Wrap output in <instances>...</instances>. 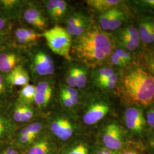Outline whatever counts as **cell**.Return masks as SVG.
Returning <instances> with one entry per match:
<instances>
[{
	"label": "cell",
	"instance_id": "836d02e7",
	"mask_svg": "<svg viewBox=\"0 0 154 154\" xmlns=\"http://www.w3.org/2000/svg\"><path fill=\"white\" fill-rule=\"evenodd\" d=\"M146 66L149 73L154 77V53L148 55L146 60Z\"/></svg>",
	"mask_w": 154,
	"mask_h": 154
},
{
	"label": "cell",
	"instance_id": "d590c367",
	"mask_svg": "<svg viewBox=\"0 0 154 154\" xmlns=\"http://www.w3.org/2000/svg\"><path fill=\"white\" fill-rule=\"evenodd\" d=\"M26 129L28 130L29 132L36 135L39 132L41 131V130L42 129V125H41V124L38 123H33V124L29 125L26 128Z\"/></svg>",
	"mask_w": 154,
	"mask_h": 154
},
{
	"label": "cell",
	"instance_id": "603a6c76",
	"mask_svg": "<svg viewBox=\"0 0 154 154\" xmlns=\"http://www.w3.org/2000/svg\"><path fill=\"white\" fill-rule=\"evenodd\" d=\"M114 9H111L108 11H105L104 13H102L99 17L100 26L101 29L104 31H106V30H109V23H110L111 18V17L112 16V14L114 13Z\"/></svg>",
	"mask_w": 154,
	"mask_h": 154
},
{
	"label": "cell",
	"instance_id": "7dc6e473",
	"mask_svg": "<svg viewBox=\"0 0 154 154\" xmlns=\"http://www.w3.org/2000/svg\"><path fill=\"white\" fill-rule=\"evenodd\" d=\"M18 154V152L17 151H15L14 152H13L12 154Z\"/></svg>",
	"mask_w": 154,
	"mask_h": 154
},
{
	"label": "cell",
	"instance_id": "3957f363",
	"mask_svg": "<svg viewBox=\"0 0 154 154\" xmlns=\"http://www.w3.org/2000/svg\"><path fill=\"white\" fill-rule=\"evenodd\" d=\"M41 36L44 37L49 48L54 53L70 60V49L72 46V36L65 28L56 25L46 30Z\"/></svg>",
	"mask_w": 154,
	"mask_h": 154
},
{
	"label": "cell",
	"instance_id": "9a60e30c",
	"mask_svg": "<svg viewBox=\"0 0 154 154\" xmlns=\"http://www.w3.org/2000/svg\"><path fill=\"white\" fill-rule=\"evenodd\" d=\"M14 38L20 44H26L36 41L41 36L32 29L18 28L14 31Z\"/></svg>",
	"mask_w": 154,
	"mask_h": 154
},
{
	"label": "cell",
	"instance_id": "4fadbf2b",
	"mask_svg": "<svg viewBox=\"0 0 154 154\" xmlns=\"http://www.w3.org/2000/svg\"><path fill=\"white\" fill-rule=\"evenodd\" d=\"M52 91V88L49 83H39L35 86L34 102L40 107L46 106L51 99Z\"/></svg>",
	"mask_w": 154,
	"mask_h": 154
},
{
	"label": "cell",
	"instance_id": "e575fe53",
	"mask_svg": "<svg viewBox=\"0 0 154 154\" xmlns=\"http://www.w3.org/2000/svg\"><path fill=\"white\" fill-rule=\"evenodd\" d=\"M110 60L112 64L114 66L123 67L126 65V63L124 61H122L114 52H113L110 55Z\"/></svg>",
	"mask_w": 154,
	"mask_h": 154
},
{
	"label": "cell",
	"instance_id": "ab89813d",
	"mask_svg": "<svg viewBox=\"0 0 154 154\" xmlns=\"http://www.w3.org/2000/svg\"><path fill=\"white\" fill-rule=\"evenodd\" d=\"M60 96H61V98L62 100V102H63V105H65L66 107H71L74 106L72 103L71 99L70 98V97L64 91H63L62 90H61Z\"/></svg>",
	"mask_w": 154,
	"mask_h": 154
},
{
	"label": "cell",
	"instance_id": "9c48e42d",
	"mask_svg": "<svg viewBox=\"0 0 154 154\" xmlns=\"http://www.w3.org/2000/svg\"><path fill=\"white\" fill-rule=\"evenodd\" d=\"M109 107L105 102H99L91 105L83 116V121L88 125H94L108 113Z\"/></svg>",
	"mask_w": 154,
	"mask_h": 154
},
{
	"label": "cell",
	"instance_id": "30bf717a",
	"mask_svg": "<svg viewBox=\"0 0 154 154\" xmlns=\"http://www.w3.org/2000/svg\"><path fill=\"white\" fill-rule=\"evenodd\" d=\"M5 76L6 81L11 86H25L28 85L29 77L28 72L22 66H17Z\"/></svg>",
	"mask_w": 154,
	"mask_h": 154
},
{
	"label": "cell",
	"instance_id": "d6a6232c",
	"mask_svg": "<svg viewBox=\"0 0 154 154\" xmlns=\"http://www.w3.org/2000/svg\"><path fill=\"white\" fill-rule=\"evenodd\" d=\"M146 121L149 126L154 128V105L147 111Z\"/></svg>",
	"mask_w": 154,
	"mask_h": 154
},
{
	"label": "cell",
	"instance_id": "44dd1931",
	"mask_svg": "<svg viewBox=\"0 0 154 154\" xmlns=\"http://www.w3.org/2000/svg\"><path fill=\"white\" fill-rule=\"evenodd\" d=\"M117 36L119 44L123 48L128 51H133L137 49L140 44V42L136 41L133 39L119 33H117Z\"/></svg>",
	"mask_w": 154,
	"mask_h": 154
},
{
	"label": "cell",
	"instance_id": "b9f144b4",
	"mask_svg": "<svg viewBox=\"0 0 154 154\" xmlns=\"http://www.w3.org/2000/svg\"><path fill=\"white\" fill-rule=\"evenodd\" d=\"M63 91H64L65 93L71 95V96H77L78 95V93L77 90L74 88H72L68 86H65L64 88H61Z\"/></svg>",
	"mask_w": 154,
	"mask_h": 154
},
{
	"label": "cell",
	"instance_id": "d4e9b609",
	"mask_svg": "<svg viewBox=\"0 0 154 154\" xmlns=\"http://www.w3.org/2000/svg\"><path fill=\"white\" fill-rule=\"evenodd\" d=\"M11 87L6 81L5 76L0 72V100L4 99L8 95Z\"/></svg>",
	"mask_w": 154,
	"mask_h": 154
},
{
	"label": "cell",
	"instance_id": "7402d4cb",
	"mask_svg": "<svg viewBox=\"0 0 154 154\" xmlns=\"http://www.w3.org/2000/svg\"><path fill=\"white\" fill-rule=\"evenodd\" d=\"M118 74L115 72L111 76L99 81L97 82V83L102 88L105 89H112L116 87L118 81Z\"/></svg>",
	"mask_w": 154,
	"mask_h": 154
},
{
	"label": "cell",
	"instance_id": "1f68e13d",
	"mask_svg": "<svg viewBox=\"0 0 154 154\" xmlns=\"http://www.w3.org/2000/svg\"><path fill=\"white\" fill-rule=\"evenodd\" d=\"M33 116V111L31 108L28 107V106L24 105L23 112L22 115L21 122H28L32 118Z\"/></svg>",
	"mask_w": 154,
	"mask_h": 154
},
{
	"label": "cell",
	"instance_id": "ffe728a7",
	"mask_svg": "<svg viewBox=\"0 0 154 154\" xmlns=\"http://www.w3.org/2000/svg\"><path fill=\"white\" fill-rule=\"evenodd\" d=\"M76 87L79 88H84L87 83V75L86 70L80 67H74L72 68Z\"/></svg>",
	"mask_w": 154,
	"mask_h": 154
},
{
	"label": "cell",
	"instance_id": "8fae6325",
	"mask_svg": "<svg viewBox=\"0 0 154 154\" xmlns=\"http://www.w3.org/2000/svg\"><path fill=\"white\" fill-rule=\"evenodd\" d=\"M138 32L140 39L146 44L154 43V20L143 18L139 23Z\"/></svg>",
	"mask_w": 154,
	"mask_h": 154
},
{
	"label": "cell",
	"instance_id": "4dcf8cb0",
	"mask_svg": "<svg viewBox=\"0 0 154 154\" xmlns=\"http://www.w3.org/2000/svg\"><path fill=\"white\" fill-rule=\"evenodd\" d=\"M9 30L0 32V49L9 45Z\"/></svg>",
	"mask_w": 154,
	"mask_h": 154
},
{
	"label": "cell",
	"instance_id": "8992f818",
	"mask_svg": "<svg viewBox=\"0 0 154 154\" xmlns=\"http://www.w3.org/2000/svg\"><path fill=\"white\" fill-rule=\"evenodd\" d=\"M89 21L81 13H74L67 22L66 30L71 36L79 37L88 30Z\"/></svg>",
	"mask_w": 154,
	"mask_h": 154
},
{
	"label": "cell",
	"instance_id": "5b68a950",
	"mask_svg": "<svg viewBox=\"0 0 154 154\" xmlns=\"http://www.w3.org/2000/svg\"><path fill=\"white\" fill-rule=\"evenodd\" d=\"M8 48V45L0 49V72L4 75L19 66L21 61L16 52Z\"/></svg>",
	"mask_w": 154,
	"mask_h": 154
},
{
	"label": "cell",
	"instance_id": "7c38bea8",
	"mask_svg": "<svg viewBox=\"0 0 154 154\" xmlns=\"http://www.w3.org/2000/svg\"><path fill=\"white\" fill-rule=\"evenodd\" d=\"M52 132L61 139L65 140L72 134L73 128L70 122L66 119H58L51 125Z\"/></svg>",
	"mask_w": 154,
	"mask_h": 154
},
{
	"label": "cell",
	"instance_id": "f1b7e54d",
	"mask_svg": "<svg viewBox=\"0 0 154 154\" xmlns=\"http://www.w3.org/2000/svg\"><path fill=\"white\" fill-rule=\"evenodd\" d=\"M59 2L60 0H49L46 2V7L47 11L52 19H54Z\"/></svg>",
	"mask_w": 154,
	"mask_h": 154
},
{
	"label": "cell",
	"instance_id": "7bdbcfd3",
	"mask_svg": "<svg viewBox=\"0 0 154 154\" xmlns=\"http://www.w3.org/2000/svg\"><path fill=\"white\" fill-rule=\"evenodd\" d=\"M140 2L144 5L149 6L154 9V0H144L141 1Z\"/></svg>",
	"mask_w": 154,
	"mask_h": 154
},
{
	"label": "cell",
	"instance_id": "60d3db41",
	"mask_svg": "<svg viewBox=\"0 0 154 154\" xmlns=\"http://www.w3.org/2000/svg\"><path fill=\"white\" fill-rule=\"evenodd\" d=\"M35 137L36 135H20L18 140L22 144L31 143L33 142V140L35 139Z\"/></svg>",
	"mask_w": 154,
	"mask_h": 154
},
{
	"label": "cell",
	"instance_id": "277c9868",
	"mask_svg": "<svg viewBox=\"0 0 154 154\" xmlns=\"http://www.w3.org/2000/svg\"><path fill=\"white\" fill-rule=\"evenodd\" d=\"M125 119L128 128L135 134L143 132L146 121L143 111L136 107L127 109L125 112Z\"/></svg>",
	"mask_w": 154,
	"mask_h": 154
},
{
	"label": "cell",
	"instance_id": "f546056e",
	"mask_svg": "<svg viewBox=\"0 0 154 154\" xmlns=\"http://www.w3.org/2000/svg\"><path fill=\"white\" fill-rule=\"evenodd\" d=\"M114 53L126 64L129 63L131 60L132 57H131V55L130 53H129L127 51H126L123 49H117L116 50Z\"/></svg>",
	"mask_w": 154,
	"mask_h": 154
},
{
	"label": "cell",
	"instance_id": "cb8c5ba5",
	"mask_svg": "<svg viewBox=\"0 0 154 154\" xmlns=\"http://www.w3.org/2000/svg\"><path fill=\"white\" fill-rule=\"evenodd\" d=\"M28 154H49V148L46 142L37 143L32 147Z\"/></svg>",
	"mask_w": 154,
	"mask_h": 154
},
{
	"label": "cell",
	"instance_id": "f35d334b",
	"mask_svg": "<svg viewBox=\"0 0 154 154\" xmlns=\"http://www.w3.org/2000/svg\"><path fill=\"white\" fill-rule=\"evenodd\" d=\"M69 154H88V150L84 145L79 144L73 149Z\"/></svg>",
	"mask_w": 154,
	"mask_h": 154
},
{
	"label": "cell",
	"instance_id": "ee69618b",
	"mask_svg": "<svg viewBox=\"0 0 154 154\" xmlns=\"http://www.w3.org/2000/svg\"><path fill=\"white\" fill-rule=\"evenodd\" d=\"M149 147L151 149L152 153L154 154V132L149 140Z\"/></svg>",
	"mask_w": 154,
	"mask_h": 154
},
{
	"label": "cell",
	"instance_id": "4316f807",
	"mask_svg": "<svg viewBox=\"0 0 154 154\" xmlns=\"http://www.w3.org/2000/svg\"><path fill=\"white\" fill-rule=\"evenodd\" d=\"M67 9V5L66 1L63 0H60L59 4L57 7V9L55 13V16L53 20L58 21L62 19V18L65 15Z\"/></svg>",
	"mask_w": 154,
	"mask_h": 154
},
{
	"label": "cell",
	"instance_id": "6da1fadb",
	"mask_svg": "<svg viewBox=\"0 0 154 154\" xmlns=\"http://www.w3.org/2000/svg\"><path fill=\"white\" fill-rule=\"evenodd\" d=\"M120 95L131 105H150L154 102V77L141 68L133 69L123 78Z\"/></svg>",
	"mask_w": 154,
	"mask_h": 154
},
{
	"label": "cell",
	"instance_id": "7a4b0ae2",
	"mask_svg": "<svg viewBox=\"0 0 154 154\" xmlns=\"http://www.w3.org/2000/svg\"><path fill=\"white\" fill-rule=\"evenodd\" d=\"M72 48L79 58L91 63H99L111 55L112 45L107 35L98 29H93L77 37Z\"/></svg>",
	"mask_w": 154,
	"mask_h": 154
},
{
	"label": "cell",
	"instance_id": "52a82bcc",
	"mask_svg": "<svg viewBox=\"0 0 154 154\" xmlns=\"http://www.w3.org/2000/svg\"><path fill=\"white\" fill-rule=\"evenodd\" d=\"M122 131L120 127L115 123L109 125L105 128L103 141L107 149H118L121 147Z\"/></svg>",
	"mask_w": 154,
	"mask_h": 154
},
{
	"label": "cell",
	"instance_id": "83f0119b",
	"mask_svg": "<svg viewBox=\"0 0 154 154\" xmlns=\"http://www.w3.org/2000/svg\"><path fill=\"white\" fill-rule=\"evenodd\" d=\"M23 107L24 105H22L21 103L17 104L15 106L12 113V118L13 120L15 122H21L23 112Z\"/></svg>",
	"mask_w": 154,
	"mask_h": 154
},
{
	"label": "cell",
	"instance_id": "ba28073f",
	"mask_svg": "<svg viewBox=\"0 0 154 154\" xmlns=\"http://www.w3.org/2000/svg\"><path fill=\"white\" fill-rule=\"evenodd\" d=\"M33 68L39 75L53 74L54 72V65L50 55L43 51H39L34 56Z\"/></svg>",
	"mask_w": 154,
	"mask_h": 154
},
{
	"label": "cell",
	"instance_id": "5bb4252c",
	"mask_svg": "<svg viewBox=\"0 0 154 154\" xmlns=\"http://www.w3.org/2000/svg\"><path fill=\"white\" fill-rule=\"evenodd\" d=\"M25 20L34 28L43 30L46 28L47 22L41 11L34 8L27 9L23 14Z\"/></svg>",
	"mask_w": 154,
	"mask_h": 154
},
{
	"label": "cell",
	"instance_id": "e0dca14e",
	"mask_svg": "<svg viewBox=\"0 0 154 154\" xmlns=\"http://www.w3.org/2000/svg\"><path fill=\"white\" fill-rule=\"evenodd\" d=\"M13 129V123L11 118L0 110V142L8 138Z\"/></svg>",
	"mask_w": 154,
	"mask_h": 154
},
{
	"label": "cell",
	"instance_id": "8d00e7d4",
	"mask_svg": "<svg viewBox=\"0 0 154 154\" xmlns=\"http://www.w3.org/2000/svg\"><path fill=\"white\" fill-rule=\"evenodd\" d=\"M66 81L68 87H70L72 88H74L75 87H76L75 82V78H74L72 68L69 70V73L67 75Z\"/></svg>",
	"mask_w": 154,
	"mask_h": 154
},
{
	"label": "cell",
	"instance_id": "2e32d148",
	"mask_svg": "<svg viewBox=\"0 0 154 154\" xmlns=\"http://www.w3.org/2000/svg\"><path fill=\"white\" fill-rule=\"evenodd\" d=\"M122 1L119 0H88L86 3L91 8L98 11L104 13L111 9L116 8Z\"/></svg>",
	"mask_w": 154,
	"mask_h": 154
},
{
	"label": "cell",
	"instance_id": "bcb514c9",
	"mask_svg": "<svg viewBox=\"0 0 154 154\" xmlns=\"http://www.w3.org/2000/svg\"><path fill=\"white\" fill-rule=\"evenodd\" d=\"M123 154H139L138 152H136V151H132V150H131V151H126V152H125Z\"/></svg>",
	"mask_w": 154,
	"mask_h": 154
},
{
	"label": "cell",
	"instance_id": "f6af8a7d",
	"mask_svg": "<svg viewBox=\"0 0 154 154\" xmlns=\"http://www.w3.org/2000/svg\"><path fill=\"white\" fill-rule=\"evenodd\" d=\"M103 154H115L114 152H112L111 149H103L102 150Z\"/></svg>",
	"mask_w": 154,
	"mask_h": 154
},
{
	"label": "cell",
	"instance_id": "484cf974",
	"mask_svg": "<svg viewBox=\"0 0 154 154\" xmlns=\"http://www.w3.org/2000/svg\"><path fill=\"white\" fill-rule=\"evenodd\" d=\"M115 73L114 70L110 67H103L100 68L96 72V80L97 82L103 80L111 76Z\"/></svg>",
	"mask_w": 154,
	"mask_h": 154
},
{
	"label": "cell",
	"instance_id": "74e56055",
	"mask_svg": "<svg viewBox=\"0 0 154 154\" xmlns=\"http://www.w3.org/2000/svg\"><path fill=\"white\" fill-rule=\"evenodd\" d=\"M9 20L5 17L4 16L0 13V32H2L6 30H9Z\"/></svg>",
	"mask_w": 154,
	"mask_h": 154
},
{
	"label": "cell",
	"instance_id": "ac0fdd59",
	"mask_svg": "<svg viewBox=\"0 0 154 154\" xmlns=\"http://www.w3.org/2000/svg\"><path fill=\"white\" fill-rule=\"evenodd\" d=\"M35 93V86L32 85H26L22 88L19 93L20 103L30 104L34 101V96Z\"/></svg>",
	"mask_w": 154,
	"mask_h": 154
},
{
	"label": "cell",
	"instance_id": "d6986e66",
	"mask_svg": "<svg viewBox=\"0 0 154 154\" xmlns=\"http://www.w3.org/2000/svg\"><path fill=\"white\" fill-rule=\"evenodd\" d=\"M125 20V14L123 11L117 8H115L112 16L110 20L109 30L114 31L121 26L123 22Z\"/></svg>",
	"mask_w": 154,
	"mask_h": 154
}]
</instances>
